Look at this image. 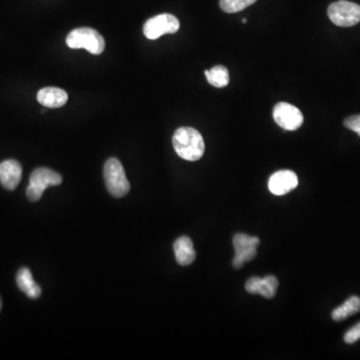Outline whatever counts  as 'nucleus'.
Instances as JSON below:
<instances>
[{"instance_id":"423d86ee","label":"nucleus","mask_w":360,"mask_h":360,"mask_svg":"<svg viewBox=\"0 0 360 360\" xmlns=\"http://www.w3.org/2000/svg\"><path fill=\"white\" fill-rule=\"evenodd\" d=\"M260 240L257 236H249L244 233H237L233 236V246L235 249L233 268L240 270L246 262L253 261L257 255V247Z\"/></svg>"},{"instance_id":"4468645a","label":"nucleus","mask_w":360,"mask_h":360,"mask_svg":"<svg viewBox=\"0 0 360 360\" xmlns=\"http://www.w3.org/2000/svg\"><path fill=\"white\" fill-rule=\"evenodd\" d=\"M360 311V297L351 296L346 299V303L336 307L331 313V318L335 322H342Z\"/></svg>"},{"instance_id":"2eb2a0df","label":"nucleus","mask_w":360,"mask_h":360,"mask_svg":"<svg viewBox=\"0 0 360 360\" xmlns=\"http://www.w3.org/2000/svg\"><path fill=\"white\" fill-rule=\"evenodd\" d=\"M205 77L208 83L214 88H222L229 86V73L227 67L222 65H216L209 70H205Z\"/></svg>"},{"instance_id":"ddd939ff","label":"nucleus","mask_w":360,"mask_h":360,"mask_svg":"<svg viewBox=\"0 0 360 360\" xmlns=\"http://www.w3.org/2000/svg\"><path fill=\"white\" fill-rule=\"evenodd\" d=\"M16 283L19 290L31 299H38L41 296V288L34 281L31 271L23 268L19 270L16 275Z\"/></svg>"},{"instance_id":"7ed1b4c3","label":"nucleus","mask_w":360,"mask_h":360,"mask_svg":"<svg viewBox=\"0 0 360 360\" xmlns=\"http://www.w3.org/2000/svg\"><path fill=\"white\" fill-rule=\"evenodd\" d=\"M103 175L106 188L112 196L121 198L129 192V181L125 175L123 164L117 158H110L105 162Z\"/></svg>"},{"instance_id":"6e6552de","label":"nucleus","mask_w":360,"mask_h":360,"mask_svg":"<svg viewBox=\"0 0 360 360\" xmlns=\"http://www.w3.org/2000/svg\"><path fill=\"white\" fill-rule=\"evenodd\" d=\"M273 118L281 129L294 131L303 125V114L296 106L286 103H279L273 108Z\"/></svg>"},{"instance_id":"1a4fd4ad","label":"nucleus","mask_w":360,"mask_h":360,"mask_svg":"<svg viewBox=\"0 0 360 360\" xmlns=\"http://www.w3.org/2000/svg\"><path fill=\"white\" fill-rule=\"evenodd\" d=\"M298 185V177L292 170H279L273 173L268 180V188L272 194L281 196L296 190Z\"/></svg>"},{"instance_id":"6ab92c4d","label":"nucleus","mask_w":360,"mask_h":360,"mask_svg":"<svg viewBox=\"0 0 360 360\" xmlns=\"http://www.w3.org/2000/svg\"><path fill=\"white\" fill-rule=\"evenodd\" d=\"M344 127L352 130L360 136V114L349 116L344 120Z\"/></svg>"},{"instance_id":"9b49d317","label":"nucleus","mask_w":360,"mask_h":360,"mask_svg":"<svg viewBox=\"0 0 360 360\" xmlns=\"http://www.w3.org/2000/svg\"><path fill=\"white\" fill-rule=\"evenodd\" d=\"M175 259L181 266H188L194 262L196 258L192 240L188 236H180L173 244Z\"/></svg>"},{"instance_id":"4be33fe9","label":"nucleus","mask_w":360,"mask_h":360,"mask_svg":"<svg viewBox=\"0 0 360 360\" xmlns=\"http://www.w3.org/2000/svg\"><path fill=\"white\" fill-rule=\"evenodd\" d=\"M247 23L246 19L245 18L242 19V23Z\"/></svg>"},{"instance_id":"f03ea898","label":"nucleus","mask_w":360,"mask_h":360,"mask_svg":"<svg viewBox=\"0 0 360 360\" xmlns=\"http://www.w3.org/2000/svg\"><path fill=\"white\" fill-rule=\"evenodd\" d=\"M66 44L69 49H84L95 55L103 53L105 49V41L103 36L97 30L90 27L73 29L67 36Z\"/></svg>"},{"instance_id":"dca6fc26","label":"nucleus","mask_w":360,"mask_h":360,"mask_svg":"<svg viewBox=\"0 0 360 360\" xmlns=\"http://www.w3.org/2000/svg\"><path fill=\"white\" fill-rule=\"evenodd\" d=\"M277 288H279V281L277 277L268 275L260 281L258 294L263 296L264 298L271 299L277 296Z\"/></svg>"},{"instance_id":"f3484780","label":"nucleus","mask_w":360,"mask_h":360,"mask_svg":"<svg viewBox=\"0 0 360 360\" xmlns=\"http://www.w3.org/2000/svg\"><path fill=\"white\" fill-rule=\"evenodd\" d=\"M257 0H220L219 6L221 10L227 13H236L242 12L248 6L253 5Z\"/></svg>"},{"instance_id":"412c9836","label":"nucleus","mask_w":360,"mask_h":360,"mask_svg":"<svg viewBox=\"0 0 360 360\" xmlns=\"http://www.w3.org/2000/svg\"><path fill=\"white\" fill-rule=\"evenodd\" d=\"M2 309V301H1V298H0V310H1Z\"/></svg>"},{"instance_id":"9d476101","label":"nucleus","mask_w":360,"mask_h":360,"mask_svg":"<svg viewBox=\"0 0 360 360\" xmlns=\"http://www.w3.org/2000/svg\"><path fill=\"white\" fill-rule=\"evenodd\" d=\"M23 168L17 160H4L0 164V183L5 190H14L21 183Z\"/></svg>"},{"instance_id":"f8f14e48","label":"nucleus","mask_w":360,"mask_h":360,"mask_svg":"<svg viewBox=\"0 0 360 360\" xmlns=\"http://www.w3.org/2000/svg\"><path fill=\"white\" fill-rule=\"evenodd\" d=\"M68 101L66 91L58 88H44L38 91V101L47 108H60Z\"/></svg>"},{"instance_id":"0eeeda50","label":"nucleus","mask_w":360,"mask_h":360,"mask_svg":"<svg viewBox=\"0 0 360 360\" xmlns=\"http://www.w3.org/2000/svg\"><path fill=\"white\" fill-rule=\"evenodd\" d=\"M179 27V21L175 15L164 13L149 18L143 26V34L145 38L155 40L164 34H175Z\"/></svg>"},{"instance_id":"39448f33","label":"nucleus","mask_w":360,"mask_h":360,"mask_svg":"<svg viewBox=\"0 0 360 360\" xmlns=\"http://www.w3.org/2000/svg\"><path fill=\"white\" fill-rule=\"evenodd\" d=\"M329 19L340 27H350L360 23V5L355 2L339 0L327 10Z\"/></svg>"},{"instance_id":"20e7f679","label":"nucleus","mask_w":360,"mask_h":360,"mask_svg":"<svg viewBox=\"0 0 360 360\" xmlns=\"http://www.w3.org/2000/svg\"><path fill=\"white\" fill-rule=\"evenodd\" d=\"M62 177L51 168H36L30 175L29 185L26 190V196L32 203H36L49 186L62 184Z\"/></svg>"},{"instance_id":"f257e3e1","label":"nucleus","mask_w":360,"mask_h":360,"mask_svg":"<svg viewBox=\"0 0 360 360\" xmlns=\"http://www.w3.org/2000/svg\"><path fill=\"white\" fill-rule=\"evenodd\" d=\"M175 153L188 162H196L205 155V144L203 136L192 127H180L173 134Z\"/></svg>"},{"instance_id":"a211bd4d","label":"nucleus","mask_w":360,"mask_h":360,"mask_svg":"<svg viewBox=\"0 0 360 360\" xmlns=\"http://www.w3.org/2000/svg\"><path fill=\"white\" fill-rule=\"evenodd\" d=\"M360 339V322L351 327L344 335V342L348 344H353Z\"/></svg>"},{"instance_id":"aec40b11","label":"nucleus","mask_w":360,"mask_h":360,"mask_svg":"<svg viewBox=\"0 0 360 360\" xmlns=\"http://www.w3.org/2000/svg\"><path fill=\"white\" fill-rule=\"evenodd\" d=\"M260 281L261 277H253L249 279L245 283V290L248 294H258V288H259Z\"/></svg>"}]
</instances>
